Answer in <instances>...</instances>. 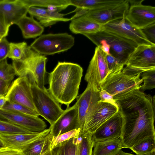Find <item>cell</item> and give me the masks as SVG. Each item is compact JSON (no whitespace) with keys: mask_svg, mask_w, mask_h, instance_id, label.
<instances>
[{"mask_svg":"<svg viewBox=\"0 0 155 155\" xmlns=\"http://www.w3.org/2000/svg\"><path fill=\"white\" fill-rule=\"evenodd\" d=\"M123 116L120 138L125 148L130 149L145 138L155 135V109L152 97L136 88L114 95Z\"/></svg>","mask_w":155,"mask_h":155,"instance_id":"obj_1","label":"cell"},{"mask_svg":"<svg viewBox=\"0 0 155 155\" xmlns=\"http://www.w3.org/2000/svg\"><path fill=\"white\" fill-rule=\"evenodd\" d=\"M83 69L79 64L60 62L49 74V92L60 103L67 107L78 97Z\"/></svg>","mask_w":155,"mask_h":155,"instance_id":"obj_2","label":"cell"},{"mask_svg":"<svg viewBox=\"0 0 155 155\" xmlns=\"http://www.w3.org/2000/svg\"><path fill=\"white\" fill-rule=\"evenodd\" d=\"M47 58L33 50L28 46L23 57L21 60L13 61L12 64L16 75L24 76L28 72L33 75L36 84L43 89L46 75V64Z\"/></svg>","mask_w":155,"mask_h":155,"instance_id":"obj_3","label":"cell"},{"mask_svg":"<svg viewBox=\"0 0 155 155\" xmlns=\"http://www.w3.org/2000/svg\"><path fill=\"white\" fill-rule=\"evenodd\" d=\"M93 43L103 41L110 48V54L119 60L125 66L130 55L138 46L135 43L103 29L97 32L83 34Z\"/></svg>","mask_w":155,"mask_h":155,"instance_id":"obj_4","label":"cell"},{"mask_svg":"<svg viewBox=\"0 0 155 155\" xmlns=\"http://www.w3.org/2000/svg\"><path fill=\"white\" fill-rule=\"evenodd\" d=\"M33 100L36 110L52 125L64 111L60 103L45 87L40 88L35 80L31 87Z\"/></svg>","mask_w":155,"mask_h":155,"instance_id":"obj_5","label":"cell"},{"mask_svg":"<svg viewBox=\"0 0 155 155\" xmlns=\"http://www.w3.org/2000/svg\"><path fill=\"white\" fill-rule=\"evenodd\" d=\"M74 43V38L68 33L49 34L40 35L30 46L40 54L50 55L67 51Z\"/></svg>","mask_w":155,"mask_h":155,"instance_id":"obj_6","label":"cell"},{"mask_svg":"<svg viewBox=\"0 0 155 155\" xmlns=\"http://www.w3.org/2000/svg\"><path fill=\"white\" fill-rule=\"evenodd\" d=\"M137 75L122 70L109 74L101 83L100 89L113 95L136 88L140 89L143 82Z\"/></svg>","mask_w":155,"mask_h":155,"instance_id":"obj_7","label":"cell"},{"mask_svg":"<svg viewBox=\"0 0 155 155\" xmlns=\"http://www.w3.org/2000/svg\"><path fill=\"white\" fill-rule=\"evenodd\" d=\"M125 66L123 70L137 75L155 68V45H138Z\"/></svg>","mask_w":155,"mask_h":155,"instance_id":"obj_8","label":"cell"},{"mask_svg":"<svg viewBox=\"0 0 155 155\" xmlns=\"http://www.w3.org/2000/svg\"><path fill=\"white\" fill-rule=\"evenodd\" d=\"M34 80L30 73L18 77L11 84L6 94L8 101L22 105L37 112L33 103L31 89Z\"/></svg>","mask_w":155,"mask_h":155,"instance_id":"obj_9","label":"cell"},{"mask_svg":"<svg viewBox=\"0 0 155 155\" xmlns=\"http://www.w3.org/2000/svg\"><path fill=\"white\" fill-rule=\"evenodd\" d=\"M129 7V0H123L119 3L87 10L82 15L103 25L111 21L125 18Z\"/></svg>","mask_w":155,"mask_h":155,"instance_id":"obj_10","label":"cell"},{"mask_svg":"<svg viewBox=\"0 0 155 155\" xmlns=\"http://www.w3.org/2000/svg\"><path fill=\"white\" fill-rule=\"evenodd\" d=\"M118 110V107L111 104L98 101L87 114L82 130L93 134L102 124L117 112Z\"/></svg>","mask_w":155,"mask_h":155,"instance_id":"obj_11","label":"cell"},{"mask_svg":"<svg viewBox=\"0 0 155 155\" xmlns=\"http://www.w3.org/2000/svg\"><path fill=\"white\" fill-rule=\"evenodd\" d=\"M103 29L132 41L138 45H155L146 38L141 29L130 23L125 18L115 20L103 25Z\"/></svg>","mask_w":155,"mask_h":155,"instance_id":"obj_12","label":"cell"},{"mask_svg":"<svg viewBox=\"0 0 155 155\" xmlns=\"http://www.w3.org/2000/svg\"><path fill=\"white\" fill-rule=\"evenodd\" d=\"M143 0H129L126 19L137 28L141 29L155 23V7L142 4Z\"/></svg>","mask_w":155,"mask_h":155,"instance_id":"obj_13","label":"cell"},{"mask_svg":"<svg viewBox=\"0 0 155 155\" xmlns=\"http://www.w3.org/2000/svg\"><path fill=\"white\" fill-rule=\"evenodd\" d=\"M106 55L99 47L95 48L84 77L87 83L95 84L100 89L101 83L109 73Z\"/></svg>","mask_w":155,"mask_h":155,"instance_id":"obj_14","label":"cell"},{"mask_svg":"<svg viewBox=\"0 0 155 155\" xmlns=\"http://www.w3.org/2000/svg\"><path fill=\"white\" fill-rule=\"evenodd\" d=\"M0 119L9 122L33 133L43 131L47 127L45 122L38 117L0 109Z\"/></svg>","mask_w":155,"mask_h":155,"instance_id":"obj_15","label":"cell"},{"mask_svg":"<svg viewBox=\"0 0 155 155\" xmlns=\"http://www.w3.org/2000/svg\"><path fill=\"white\" fill-rule=\"evenodd\" d=\"M78 113L76 103L72 107H67L55 122L50 126V139L53 137L80 128Z\"/></svg>","mask_w":155,"mask_h":155,"instance_id":"obj_16","label":"cell"},{"mask_svg":"<svg viewBox=\"0 0 155 155\" xmlns=\"http://www.w3.org/2000/svg\"><path fill=\"white\" fill-rule=\"evenodd\" d=\"M100 89L94 84L87 83L84 92L77 98L76 103L78 109L79 127L83 128L85 117L91 108L100 101L99 93Z\"/></svg>","mask_w":155,"mask_h":155,"instance_id":"obj_17","label":"cell"},{"mask_svg":"<svg viewBox=\"0 0 155 155\" xmlns=\"http://www.w3.org/2000/svg\"><path fill=\"white\" fill-rule=\"evenodd\" d=\"M123 116L119 110L102 124L92 134L94 142L120 138L122 133Z\"/></svg>","mask_w":155,"mask_h":155,"instance_id":"obj_18","label":"cell"},{"mask_svg":"<svg viewBox=\"0 0 155 155\" xmlns=\"http://www.w3.org/2000/svg\"><path fill=\"white\" fill-rule=\"evenodd\" d=\"M49 128L39 133L5 134L0 133V142L2 147L21 151L28 144L48 134Z\"/></svg>","mask_w":155,"mask_h":155,"instance_id":"obj_19","label":"cell"},{"mask_svg":"<svg viewBox=\"0 0 155 155\" xmlns=\"http://www.w3.org/2000/svg\"><path fill=\"white\" fill-rule=\"evenodd\" d=\"M28 8L21 0H0V15L9 27L26 15Z\"/></svg>","mask_w":155,"mask_h":155,"instance_id":"obj_20","label":"cell"},{"mask_svg":"<svg viewBox=\"0 0 155 155\" xmlns=\"http://www.w3.org/2000/svg\"><path fill=\"white\" fill-rule=\"evenodd\" d=\"M28 13L31 16L36 18L40 24L45 27L54 24L59 21H67L71 20V18H64L65 14L36 7H29Z\"/></svg>","mask_w":155,"mask_h":155,"instance_id":"obj_21","label":"cell"},{"mask_svg":"<svg viewBox=\"0 0 155 155\" xmlns=\"http://www.w3.org/2000/svg\"><path fill=\"white\" fill-rule=\"evenodd\" d=\"M71 21L69 25V29L71 32L75 34L94 33L101 30L103 28L102 25L83 15Z\"/></svg>","mask_w":155,"mask_h":155,"instance_id":"obj_22","label":"cell"},{"mask_svg":"<svg viewBox=\"0 0 155 155\" xmlns=\"http://www.w3.org/2000/svg\"><path fill=\"white\" fill-rule=\"evenodd\" d=\"M21 30L23 37L26 39L35 38L41 35L44 27L33 17L25 15L15 24Z\"/></svg>","mask_w":155,"mask_h":155,"instance_id":"obj_23","label":"cell"},{"mask_svg":"<svg viewBox=\"0 0 155 155\" xmlns=\"http://www.w3.org/2000/svg\"><path fill=\"white\" fill-rule=\"evenodd\" d=\"M125 148L120 138L94 142L92 155H114Z\"/></svg>","mask_w":155,"mask_h":155,"instance_id":"obj_24","label":"cell"},{"mask_svg":"<svg viewBox=\"0 0 155 155\" xmlns=\"http://www.w3.org/2000/svg\"><path fill=\"white\" fill-rule=\"evenodd\" d=\"M92 135L87 132L80 131L76 137L75 155H92L94 144Z\"/></svg>","mask_w":155,"mask_h":155,"instance_id":"obj_25","label":"cell"},{"mask_svg":"<svg viewBox=\"0 0 155 155\" xmlns=\"http://www.w3.org/2000/svg\"><path fill=\"white\" fill-rule=\"evenodd\" d=\"M49 133L28 144L21 151L22 155H42L50 149Z\"/></svg>","mask_w":155,"mask_h":155,"instance_id":"obj_26","label":"cell"},{"mask_svg":"<svg viewBox=\"0 0 155 155\" xmlns=\"http://www.w3.org/2000/svg\"><path fill=\"white\" fill-rule=\"evenodd\" d=\"M123 0H70L71 5L76 7L74 12L81 9H97L121 2Z\"/></svg>","mask_w":155,"mask_h":155,"instance_id":"obj_27","label":"cell"},{"mask_svg":"<svg viewBox=\"0 0 155 155\" xmlns=\"http://www.w3.org/2000/svg\"><path fill=\"white\" fill-rule=\"evenodd\" d=\"M27 7H53L61 11L71 5L70 0H21Z\"/></svg>","mask_w":155,"mask_h":155,"instance_id":"obj_28","label":"cell"},{"mask_svg":"<svg viewBox=\"0 0 155 155\" xmlns=\"http://www.w3.org/2000/svg\"><path fill=\"white\" fill-rule=\"evenodd\" d=\"M76 137L61 143L51 150V155H75Z\"/></svg>","mask_w":155,"mask_h":155,"instance_id":"obj_29","label":"cell"},{"mask_svg":"<svg viewBox=\"0 0 155 155\" xmlns=\"http://www.w3.org/2000/svg\"><path fill=\"white\" fill-rule=\"evenodd\" d=\"M130 149L137 154H143L155 151V135L148 136Z\"/></svg>","mask_w":155,"mask_h":155,"instance_id":"obj_30","label":"cell"},{"mask_svg":"<svg viewBox=\"0 0 155 155\" xmlns=\"http://www.w3.org/2000/svg\"><path fill=\"white\" fill-rule=\"evenodd\" d=\"M28 46L25 42L19 43L10 42L8 57L13 61L21 59L24 56Z\"/></svg>","mask_w":155,"mask_h":155,"instance_id":"obj_31","label":"cell"},{"mask_svg":"<svg viewBox=\"0 0 155 155\" xmlns=\"http://www.w3.org/2000/svg\"><path fill=\"white\" fill-rule=\"evenodd\" d=\"M9 122L0 119V133L5 134L32 133Z\"/></svg>","mask_w":155,"mask_h":155,"instance_id":"obj_32","label":"cell"},{"mask_svg":"<svg viewBox=\"0 0 155 155\" xmlns=\"http://www.w3.org/2000/svg\"><path fill=\"white\" fill-rule=\"evenodd\" d=\"M2 109L18 113L38 117L39 114L28 108L22 105L7 101Z\"/></svg>","mask_w":155,"mask_h":155,"instance_id":"obj_33","label":"cell"},{"mask_svg":"<svg viewBox=\"0 0 155 155\" xmlns=\"http://www.w3.org/2000/svg\"><path fill=\"white\" fill-rule=\"evenodd\" d=\"M15 75L14 67L8 63L7 59L0 61V78L11 83Z\"/></svg>","mask_w":155,"mask_h":155,"instance_id":"obj_34","label":"cell"},{"mask_svg":"<svg viewBox=\"0 0 155 155\" xmlns=\"http://www.w3.org/2000/svg\"><path fill=\"white\" fill-rule=\"evenodd\" d=\"M141 74L144 82L140 88V91H144L155 87V68L144 71Z\"/></svg>","mask_w":155,"mask_h":155,"instance_id":"obj_35","label":"cell"},{"mask_svg":"<svg viewBox=\"0 0 155 155\" xmlns=\"http://www.w3.org/2000/svg\"><path fill=\"white\" fill-rule=\"evenodd\" d=\"M81 130L80 128L74 129L58 136L52 137L51 139L50 150H51L58 144L77 136Z\"/></svg>","mask_w":155,"mask_h":155,"instance_id":"obj_36","label":"cell"},{"mask_svg":"<svg viewBox=\"0 0 155 155\" xmlns=\"http://www.w3.org/2000/svg\"><path fill=\"white\" fill-rule=\"evenodd\" d=\"M106 60L109 71V74L121 71L124 67V65L119 60L111 55L106 54Z\"/></svg>","mask_w":155,"mask_h":155,"instance_id":"obj_37","label":"cell"},{"mask_svg":"<svg viewBox=\"0 0 155 155\" xmlns=\"http://www.w3.org/2000/svg\"><path fill=\"white\" fill-rule=\"evenodd\" d=\"M140 29L147 39L155 45V23Z\"/></svg>","mask_w":155,"mask_h":155,"instance_id":"obj_38","label":"cell"},{"mask_svg":"<svg viewBox=\"0 0 155 155\" xmlns=\"http://www.w3.org/2000/svg\"><path fill=\"white\" fill-rule=\"evenodd\" d=\"M10 43L5 37L0 40V61L7 59L9 51Z\"/></svg>","mask_w":155,"mask_h":155,"instance_id":"obj_39","label":"cell"},{"mask_svg":"<svg viewBox=\"0 0 155 155\" xmlns=\"http://www.w3.org/2000/svg\"><path fill=\"white\" fill-rule=\"evenodd\" d=\"M99 96L101 101L110 103L118 107L115 100L114 98V96L102 89H100Z\"/></svg>","mask_w":155,"mask_h":155,"instance_id":"obj_40","label":"cell"},{"mask_svg":"<svg viewBox=\"0 0 155 155\" xmlns=\"http://www.w3.org/2000/svg\"><path fill=\"white\" fill-rule=\"evenodd\" d=\"M0 155H22L20 150L9 147H2L0 148Z\"/></svg>","mask_w":155,"mask_h":155,"instance_id":"obj_41","label":"cell"},{"mask_svg":"<svg viewBox=\"0 0 155 155\" xmlns=\"http://www.w3.org/2000/svg\"><path fill=\"white\" fill-rule=\"evenodd\" d=\"M9 27L5 23L3 17L0 15V36L3 38L7 36Z\"/></svg>","mask_w":155,"mask_h":155,"instance_id":"obj_42","label":"cell"},{"mask_svg":"<svg viewBox=\"0 0 155 155\" xmlns=\"http://www.w3.org/2000/svg\"><path fill=\"white\" fill-rule=\"evenodd\" d=\"M11 83L0 78V96L6 95L8 91Z\"/></svg>","mask_w":155,"mask_h":155,"instance_id":"obj_43","label":"cell"},{"mask_svg":"<svg viewBox=\"0 0 155 155\" xmlns=\"http://www.w3.org/2000/svg\"><path fill=\"white\" fill-rule=\"evenodd\" d=\"M8 101V99L6 95L0 96V109H2L4 105Z\"/></svg>","mask_w":155,"mask_h":155,"instance_id":"obj_44","label":"cell"},{"mask_svg":"<svg viewBox=\"0 0 155 155\" xmlns=\"http://www.w3.org/2000/svg\"><path fill=\"white\" fill-rule=\"evenodd\" d=\"M114 155H137L131 153H127L124 152L122 150H120L118 153Z\"/></svg>","mask_w":155,"mask_h":155,"instance_id":"obj_45","label":"cell"},{"mask_svg":"<svg viewBox=\"0 0 155 155\" xmlns=\"http://www.w3.org/2000/svg\"><path fill=\"white\" fill-rule=\"evenodd\" d=\"M137 155H155V151L146 154H137Z\"/></svg>","mask_w":155,"mask_h":155,"instance_id":"obj_46","label":"cell"},{"mask_svg":"<svg viewBox=\"0 0 155 155\" xmlns=\"http://www.w3.org/2000/svg\"><path fill=\"white\" fill-rule=\"evenodd\" d=\"M42 155H51V151L49 150L43 154Z\"/></svg>","mask_w":155,"mask_h":155,"instance_id":"obj_47","label":"cell"},{"mask_svg":"<svg viewBox=\"0 0 155 155\" xmlns=\"http://www.w3.org/2000/svg\"><path fill=\"white\" fill-rule=\"evenodd\" d=\"M2 147V145L0 142V148Z\"/></svg>","mask_w":155,"mask_h":155,"instance_id":"obj_48","label":"cell"},{"mask_svg":"<svg viewBox=\"0 0 155 155\" xmlns=\"http://www.w3.org/2000/svg\"><path fill=\"white\" fill-rule=\"evenodd\" d=\"M3 38L2 37H0V40H1V39Z\"/></svg>","mask_w":155,"mask_h":155,"instance_id":"obj_49","label":"cell"},{"mask_svg":"<svg viewBox=\"0 0 155 155\" xmlns=\"http://www.w3.org/2000/svg\"><path fill=\"white\" fill-rule=\"evenodd\" d=\"M0 37H2L1 36H0ZM2 38H3V37H2Z\"/></svg>","mask_w":155,"mask_h":155,"instance_id":"obj_50","label":"cell"}]
</instances>
